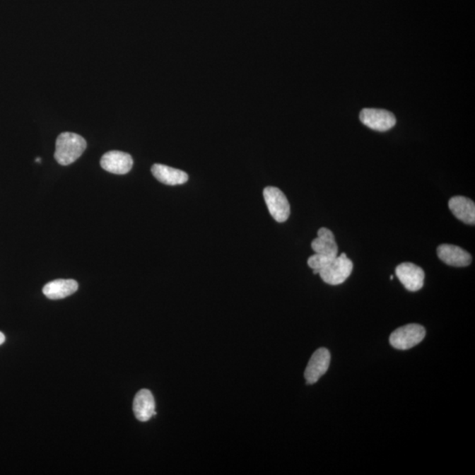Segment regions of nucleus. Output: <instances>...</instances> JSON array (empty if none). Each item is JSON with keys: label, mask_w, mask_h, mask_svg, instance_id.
<instances>
[{"label": "nucleus", "mask_w": 475, "mask_h": 475, "mask_svg": "<svg viewBox=\"0 0 475 475\" xmlns=\"http://www.w3.org/2000/svg\"><path fill=\"white\" fill-rule=\"evenodd\" d=\"M86 149V141L76 133L64 132L57 136L55 158L62 165L73 164Z\"/></svg>", "instance_id": "obj_1"}, {"label": "nucleus", "mask_w": 475, "mask_h": 475, "mask_svg": "<svg viewBox=\"0 0 475 475\" xmlns=\"http://www.w3.org/2000/svg\"><path fill=\"white\" fill-rule=\"evenodd\" d=\"M426 336V329L419 324H408L392 333L390 344L397 350L406 351L418 345Z\"/></svg>", "instance_id": "obj_2"}, {"label": "nucleus", "mask_w": 475, "mask_h": 475, "mask_svg": "<svg viewBox=\"0 0 475 475\" xmlns=\"http://www.w3.org/2000/svg\"><path fill=\"white\" fill-rule=\"evenodd\" d=\"M353 271V264L346 254L334 259L325 268L320 269L319 275L326 283L338 286L345 282Z\"/></svg>", "instance_id": "obj_3"}, {"label": "nucleus", "mask_w": 475, "mask_h": 475, "mask_svg": "<svg viewBox=\"0 0 475 475\" xmlns=\"http://www.w3.org/2000/svg\"><path fill=\"white\" fill-rule=\"evenodd\" d=\"M264 197L273 218L278 223L286 222L291 214L289 201L286 195L275 187H267L264 190Z\"/></svg>", "instance_id": "obj_4"}, {"label": "nucleus", "mask_w": 475, "mask_h": 475, "mask_svg": "<svg viewBox=\"0 0 475 475\" xmlns=\"http://www.w3.org/2000/svg\"><path fill=\"white\" fill-rule=\"evenodd\" d=\"M360 120L367 127L377 131H387L393 128L396 119L389 111L377 109H365L360 113Z\"/></svg>", "instance_id": "obj_5"}, {"label": "nucleus", "mask_w": 475, "mask_h": 475, "mask_svg": "<svg viewBox=\"0 0 475 475\" xmlns=\"http://www.w3.org/2000/svg\"><path fill=\"white\" fill-rule=\"evenodd\" d=\"M331 361L330 352L325 348L317 350L309 360L307 369L305 370V377L307 385L318 382V380L329 368Z\"/></svg>", "instance_id": "obj_6"}, {"label": "nucleus", "mask_w": 475, "mask_h": 475, "mask_svg": "<svg viewBox=\"0 0 475 475\" xmlns=\"http://www.w3.org/2000/svg\"><path fill=\"white\" fill-rule=\"evenodd\" d=\"M395 274L399 282L409 291H419L423 286L426 274L422 268L411 262H404L397 266Z\"/></svg>", "instance_id": "obj_7"}, {"label": "nucleus", "mask_w": 475, "mask_h": 475, "mask_svg": "<svg viewBox=\"0 0 475 475\" xmlns=\"http://www.w3.org/2000/svg\"><path fill=\"white\" fill-rule=\"evenodd\" d=\"M100 165L107 172L115 175H126L131 170L132 157L129 153L120 151H110L100 160Z\"/></svg>", "instance_id": "obj_8"}, {"label": "nucleus", "mask_w": 475, "mask_h": 475, "mask_svg": "<svg viewBox=\"0 0 475 475\" xmlns=\"http://www.w3.org/2000/svg\"><path fill=\"white\" fill-rule=\"evenodd\" d=\"M437 253L442 262L452 267H467L472 262L469 252L455 245L442 244L438 247Z\"/></svg>", "instance_id": "obj_9"}, {"label": "nucleus", "mask_w": 475, "mask_h": 475, "mask_svg": "<svg viewBox=\"0 0 475 475\" xmlns=\"http://www.w3.org/2000/svg\"><path fill=\"white\" fill-rule=\"evenodd\" d=\"M312 248L315 254L322 255L329 260H334L338 255L336 238L332 231L325 228L319 230L318 238L312 240Z\"/></svg>", "instance_id": "obj_10"}, {"label": "nucleus", "mask_w": 475, "mask_h": 475, "mask_svg": "<svg viewBox=\"0 0 475 475\" xmlns=\"http://www.w3.org/2000/svg\"><path fill=\"white\" fill-rule=\"evenodd\" d=\"M133 411L136 418L143 423L156 416V401L151 391L142 389L136 394L133 401Z\"/></svg>", "instance_id": "obj_11"}, {"label": "nucleus", "mask_w": 475, "mask_h": 475, "mask_svg": "<svg viewBox=\"0 0 475 475\" xmlns=\"http://www.w3.org/2000/svg\"><path fill=\"white\" fill-rule=\"evenodd\" d=\"M449 208L455 217L467 225H474L475 204L469 198L456 196L449 201Z\"/></svg>", "instance_id": "obj_12"}, {"label": "nucleus", "mask_w": 475, "mask_h": 475, "mask_svg": "<svg viewBox=\"0 0 475 475\" xmlns=\"http://www.w3.org/2000/svg\"><path fill=\"white\" fill-rule=\"evenodd\" d=\"M78 288V284L75 280L57 279L47 283L43 287L42 293L49 300H62L76 293Z\"/></svg>", "instance_id": "obj_13"}, {"label": "nucleus", "mask_w": 475, "mask_h": 475, "mask_svg": "<svg viewBox=\"0 0 475 475\" xmlns=\"http://www.w3.org/2000/svg\"><path fill=\"white\" fill-rule=\"evenodd\" d=\"M152 172L158 182L164 183L165 185H182L188 182L189 180V175H187V172L162 164H154L152 168Z\"/></svg>", "instance_id": "obj_14"}, {"label": "nucleus", "mask_w": 475, "mask_h": 475, "mask_svg": "<svg viewBox=\"0 0 475 475\" xmlns=\"http://www.w3.org/2000/svg\"><path fill=\"white\" fill-rule=\"evenodd\" d=\"M5 341H6L5 336H4V334L2 332H0V345L5 343Z\"/></svg>", "instance_id": "obj_15"}, {"label": "nucleus", "mask_w": 475, "mask_h": 475, "mask_svg": "<svg viewBox=\"0 0 475 475\" xmlns=\"http://www.w3.org/2000/svg\"><path fill=\"white\" fill-rule=\"evenodd\" d=\"M35 161H37V162H41V158H37V160H35Z\"/></svg>", "instance_id": "obj_16"}, {"label": "nucleus", "mask_w": 475, "mask_h": 475, "mask_svg": "<svg viewBox=\"0 0 475 475\" xmlns=\"http://www.w3.org/2000/svg\"><path fill=\"white\" fill-rule=\"evenodd\" d=\"M390 279H391V280H393V279H394V276H390Z\"/></svg>", "instance_id": "obj_17"}]
</instances>
